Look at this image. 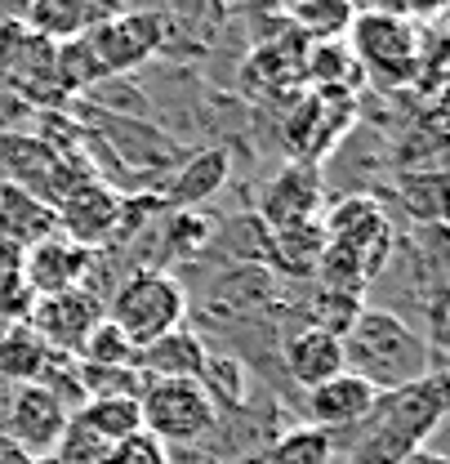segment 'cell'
<instances>
[{"instance_id": "6da1fadb", "label": "cell", "mask_w": 450, "mask_h": 464, "mask_svg": "<svg viewBox=\"0 0 450 464\" xmlns=\"http://www.w3.org/2000/svg\"><path fill=\"white\" fill-rule=\"evenodd\" d=\"M446 375H424L406 389L379 393L375 411L352 429L348 464H406L446 420Z\"/></svg>"}, {"instance_id": "7a4b0ae2", "label": "cell", "mask_w": 450, "mask_h": 464, "mask_svg": "<svg viewBox=\"0 0 450 464\" xmlns=\"http://www.w3.org/2000/svg\"><path fill=\"white\" fill-rule=\"evenodd\" d=\"M339 344H343V371L379 393L406 389L424 375H442V362L424 344V335L410 322H401L393 308H361Z\"/></svg>"}, {"instance_id": "3957f363", "label": "cell", "mask_w": 450, "mask_h": 464, "mask_svg": "<svg viewBox=\"0 0 450 464\" xmlns=\"http://www.w3.org/2000/svg\"><path fill=\"white\" fill-rule=\"evenodd\" d=\"M321 232H326V250L317 273L326 277L330 290L361 295V286L375 282L393 255V228L370 197H343L339 206H330Z\"/></svg>"}, {"instance_id": "277c9868", "label": "cell", "mask_w": 450, "mask_h": 464, "mask_svg": "<svg viewBox=\"0 0 450 464\" xmlns=\"http://www.w3.org/2000/svg\"><path fill=\"white\" fill-rule=\"evenodd\" d=\"M103 317L134 348H143L183 326L187 290L178 286V277H169L161 268H139L112 290V299L103 304Z\"/></svg>"}, {"instance_id": "5b68a950", "label": "cell", "mask_w": 450, "mask_h": 464, "mask_svg": "<svg viewBox=\"0 0 450 464\" xmlns=\"http://www.w3.org/2000/svg\"><path fill=\"white\" fill-rule=\"evenodd\" d=\"M348 50L361 63V76L375 81L379 90H401L415 85L424 72V36L415 23L388 18L375 9H361L348 32Z\"/></svg>"}, {"instance_id": "8992f818", "label": "cell", "mask_w": 450, "mask_h": 464, "mask_svg": "<svg viewBox=\"0 0 450 464\" xmlns=\"http://www.w3.org/2000/svg\"><path fill=\"white\" fill-rule=\"evenodd\" d=\"M139 415H143V433L157 438L166 451L201 447L219 429V411L201 389V380H143Z\"/></svg>"}, {"instance_id": "52a82bcc", "label": "cell", "mask_w": 450, "mask_h": 464, "mask_svg": "<svg viewBox=\"0 0 450 464\" xmlns=\"http://www.w3.org/2000/svg\"><path fill=\"white\" fill-rule=\"evenodd\" d=\"M67 411L45 384H9L5 415H0V442L18 460H45L54 456L58 438L67 429Z\"/></svg>"}, {"instance_id": "ba28073f", "label": "cell", "mask_w": 450, "mask_h": 464, "mask_svg": "<svg viewBox=\"0 0 450 464\" xmlns=\"http://www.w3.org/2000/svg\"><path fill=\"white\" fill-rule=\"evenodd\" d=\"M357 121V99L348 94H321L308 90L285 108V148L294 157V166H317L321 157L335 152V143H343V134Z\"/></svg>"}, {"instance_id": "9c48e42d", "label": "cell", "mask_w": 450, "mask_h": 464, "mask_svg": "<svg viewBox=\"0 0 450 464\" xmlns=\"http://www.w3.org/2000/svg\"><path fill=\"white\" fill-rule=\"evenodd\" d=\"M120 228H125V197L112 183L81 179L54 206V232L90 255H103L120 237Z\"/></svg>"}, {"instance_id": "30bf717a", "label": "cell", "mask_w": 450, "mask_h": 464, "mask_svg": "<svg viewBox=\"0 0 450 464\" xmlns=\"http://www.w3.org/2000/svg\"><path fill=\"white\" fill-rule=\"evenodd\" d=\"M94 58L103 63L108 76H129L143 63L166 50L169 41V9H125L120 18H112L108 27L85 36Z\"/></svg>"}, {"instance_id": "8fae6325", "label": "cell", "mask_w": 450, "mask_h": 464, "mask_svg": "<svg viewBox=\"0 0 450 464\" xmlns=\"http://www.w3.org/2000/svg\"><path fill=\"white\" fill-rule=\"evenodd\" d=\"M76 108H85V103H76ZM85 121H90V130L99 125L94 139H99L129 174H143V179L161 174V179H166V170H174V166L183 161L178 148H174V139H169L157 121H129V116L94 112V108L85 112Z\"/></svg>"}, {"instance_id": "7c38bea8", "label": "cell", "mask_w": 450, "mask_h": 464, "mask_svg": "<svg viewBox=\"0 0 450 464\" xmlns=\"http://www.w3.org/2000/svg\"><path fill=\"white\" fill-rule=\"evenodd\" d=\"M90 264H94L90 250H81V246L62 241L58 232H50L45 241L23 250L18 277H23V286L32 290V299H50V295H62V290H85Z\"/></svg>"}, {"instance_id": "4fadbf2b", "label": "cell", "mask_w": 450, "mask_h": 464, "mask_svg": "<svg viewBox=\"0 0 450 464\" xmlns=\"http://www.w3.org/2000/svg\"><path fill=\"white\" fill-rule=\"evenodd\" d=\"M27 322L45 340L50 353L76 357L81 344H85V335L94 331V322H103V304L90 290H62V295H50V299H36Z\"/></svg>"}, {"instance_id": "5bb4252c", "label": "cell", "mask_w": 450, "mask_h": 464, "mask_svg": "<svg viewBox=\"0 0 450 464\" xmlns=\"http://www.w3.org/2000/svg\"><path fill=\"white\" fill-rule=\"evenodd\" d=\"M375 402H379V389H370L366 380L339 371L335 380H326V384L303 393V424H317L330 438H343L375 411Z\"/></svg>"}, {"instance_id": "9a60e30c", "label": "cell", "mask_w": 450, "mask_h": 464, "mask_svg": "<svg viewBox=\"0 0 450 464\" xmlns=\"http://www.w3.org/2000/svg\"><path fill=\"white\" fill-rule=\"evenodd\" d=\"M232 174V152L227 148H201L192 157H183L174 170L166 174L161 192H157V206H166L169 215H183V210H196L201 201H210Z\"/></svg>"}, {"instance_id": "2e32d148", "label": "cell", "mask_w": 450, "mask_h": 464, "mask_svg": "<svg viewBox=\"0 0 450 464\" xmlns=\"http://www.w3.org/2000/svg\"><path fill=\"white\" fill-rule=\"evenodd\" d=\"M282 366L290 384L308 393L343 371V344H339V335L321 331V326H303L282 344Z\"/></svg>"}, {"instance_id": "e0dca14e", "label": "cell", "mask_w": 450, "mask_h": 464, "mask_svg": "<svg viewBox=\"0 0 450 464\" xmlns=\"http://www.w3.org/2000/svg\"><path fill=\"white\" fill-rule=\"evenodd\" d=\"M206 357H210V348L201 344V335H192L187 326H178V331H169V335L139 348L134 371L143 380H201Z\"/></svg>"}, {"instance_id": "ac0fdd59", "label": "cell", "mask_w": 450, "mask_h": 464, "mask_svg": "<svg viewBox=\"0 0 450 464\" xmlns=\"http://www.w3.org/2000/svg\"><path fill=\"white\" fill-rule=\"evenodd\" d=\"M321 215V183L308 166H290L285 174L273 179L268 197H263V219L268 228L282 232L294 224H312Z\"/></svg>"}, {"instance_id": "d6986e66", "label": "cell", "mask_w": 450, "mask_h": 464, "mask_svg": "<svg viewBox=\"0 0 450 464\" xmlns=\"http://www.w3.org/2000/svg\"><path fill=\"white\" fill-rule=\"evenodd\" d=\"M54 232V210L14 183H0V246L27 250Z\"/></svg>"}, {"instance_id": "ffe728a7", "label": "cell", "mask_w": 450, "mask_h": 464, "mask_svg": "<svg viewBox=\"0 0 450 464\" xmlns=\"http://www.w3.org/2000/svg\"><path fill=\"white\" fill-rule=\"evenodd\" d=\"M361 85H366V76H361V63H357L352 50H348V41H335V45H308V54H303V90L357 99Z\"/></svg>"}, {"instance_id": "44dd1931", "label": "cell", "mask_w": 450, "mask_h": 464, "mask_svg": "<svg viewBox=\"0 0 450 464\" xmlns=\"http://www.w3.org/2000/svg\"><path fill=\"white\" fill-rule=\"evenodd\" d=\"M50 348L32 331V322H5L0 326V384H36Z\"/></svg>"}, {"instance_id": "7402d4cb", "label": "cell", "mask_w": 450, "mask_h": 464, "mask_svg": "<svg viewBox=\"0 0 450 464\" xmlns=\"http://www.w3.org/2000/svg\"><path fill=\"white\" fill-rule=\"evenodd\" d=\"M282 18L308 45H335V41H348L357 9H352L348 0H303V5H294L290 14H282Z\"/></svg>"}, {"instance_id": "603a6c76", "label": "cell", "mask_w": 450, "mask_h": 464, "mask_svg": "<svg viewBox=\"0 0 450 464\" xmlns=\"http://www.w3.org/2000/svg\"><path fill=\"white\" fill-rule=\"evenodd\" d=\"M263 464H335V438L317 424H290L282 429L268 451H263Z\"/></svg>"}, {"instance_id": "cb8c5ba5", "label": "cell", "mask_w": 450, "mask_h": 464, "mask_svg": "<svg viewBox=\"0 0 450 464\" xmlns=\"http://www.w3.org/2000/svg\"><path fill=\"white\" fill-rule=\"evenodd\" d=\"M81 420L90 433H99L103 442H125L134 433H143V415H139V398H85V406L72 415Z\"/></svg>"}, {"instance_id": "d4e9b609", "label": "cell", "mask_w": 450, "mask_h": 464, "mask_svg": "<svg viewBox=\"0 0 450 464\" xmlns=\"http://www.w3.org/2000/svg\"><path fill=\"white\" fill-rule=\"evenodd\" d=\"M23 23H27V32H36L50 45H67V41H81L85 36V9H81V0H27Z\"/></svg>"}, {"instance_id": "484cf974", "label": "cell", "mask_w": 450, "mask_h": 464, "mask_svg": "<svg viewBox=\"0 0 450 464\" xmlns=\"http://www.w3.org/2000/svg\"><path fill=\"white\" fill-rule=\"evenodd\" d=\"M134 357H139V348L129 344L108 317L94 322V331L85 335V344L76 353V362H85V366H134Z\"/></svg>"}, {"instance_id": "4316f807", "label": "cell", "mask_w": 450, "mask_h": 464, "mask_svg": "<svg viewBox=\"0 0 450 464\" xmlns=\"http://www.w3.org/2000/svg\"><path fill=\"white\" fill-rule=\"evenodd\" d=\"M112 442H103L99 433H90L81 420H67L62 438L54 447V460L58 464H112Z\"/></svg>"}, {"instance_id": "83f0119b", "label": "cell", "mask_w": 450, "mask_h": 464, "mask_svg": "<svg viewBox=\"0 0 450 464\" xmlns=\"http://www.w3.org/2000/svg\"><path fill=\"white\" fill-rule=\"evenodd\" d=\"M112 464H169V451L161 447V442H157V438H148V433H134V438L116 442Z\"/></svg>"}, {"instance_id": "f1b7e54d", "label": "cell", "mask_w": 450, "mask_h": 464, "mask_svg": "<svg viewBox=\"0 0 450 464\" xmlns=\"http://www.w3.org/2000/svg\"><path fill=\"white\" fill-rule=\"evenodd\" d=\"M36 108L32 103H23L18 94H9V90H0V134H23V125L27 121H36Z\"/></svg>"}, {"instance_id": "f546056e", "label": "cell", "mask_w": 450, "mask_h": 464, "mask_svg": "<svg viewBox=\"0 0 450 464\" xmlns=\"http://www.w3.org/2000/svg\"><path fill=\"white\" fill-rule=\"evenodd\" d=\"M450 0H401V18L406 23H442V14H446Z\"/></svg>"}, {"instance_id": "4dcf8cb0", "label": "cell", "mask_w": 450, "mask_h": 464, "mask_svg": "<svg viewBox=\"0 0 450 464\" xmlns=\"http://www.w3.org/2000/svg\"><path fill=\"white\" fill-rule=\"evenodd\" d=\"M406 464H446V456H437V451H428V447H424V451H415Z\"/></svg>"}, {"instance_id": "1f68e13d", "label": "cell", "mask_w": 450, "mask_h": 464, "mask_svg": "<svg viewBox=\"0 0 450 464\" xmlns=\"http://www.w3.org/2000/svg\"><path fill=\"white\" fill-rule=\"evenodd\" d=\"M0 464H23V460H18V456H14V451H9V447L0 442Z\"/></svg>"}, {"instance_id": "d6a6232c", "label": "cell", "mask_w": 450, "mask_h": 464, "mask_svg": "<svg viewBox=\"0 0 450 464\" xmlns=\"http://www.w3.org/2000/svg\"><path fill=\"white\" fill-rule=\"evenodd\" d=\"M273 5H277L282 14H290V9H294V5H303V0H273Z\"/></svg>"}, {"instance_id": "836d02e7", "label": "cell", "mask_w": 450, "mask_h": 464, "mask_svg": "<svg viewBox=\"0 0 450 464\" xmlns=\"http://www.w3.org/2000/svg\"><path fill=\"white\" fill-rule=\"evenodd\" d=\"M23 464H58L54 456H45V460H23Z\"/></svg>"}, {"instance_id": "e575fe53", "label": "cell", "mask_w": 450, "mask_h": 464, "mask_svg": "<svg viewBox=\"0 0 450 464\" xmlns=\"http://www.w3.org/2000/svg\"><path fill=\"white\" fill-rule=\"evenodd\" d=\"M241 464H263V456H259V460H241Z\"/></svg>"}]
</instances>
